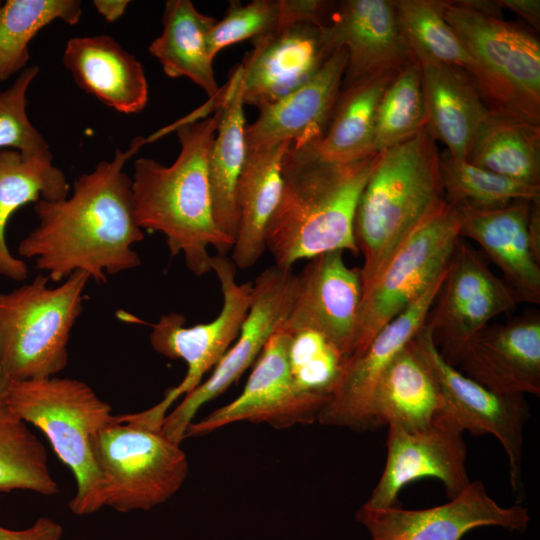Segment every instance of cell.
Segmentation results:
<instances>
[{
	"mask_svg": "<svg viewBox=\"0 0 540 540\" xmlns=\"http://www.w3.org/2000/svg\"><path fill=\"white\" fill-rule=\"evenodd\" d=\"M82 14L79 0H7L0 5V82L24 70L28 46L49 23L61 20L78 23Z\"/></svg>",
	"mask_w": 540,
	"mask_h": 540,
	"instance_id": "obj_35",
	"label": "cell"
},
{
	"mask_svg": "<svg viewBox=\"0 0 540 540\" xmlns=\"http://www.w3.org/2000/svg\"><path fill=\"white\" fill-rule=\"evenodd\" d=\"M291 334L276 331L255 361L240 395L186 429L184 439L207 435L227 425L248 421L276 429L317 421L326 401L299 390L290 373Z\"/></svg>",
	"mask_w": 540,
	"mask_h": 540,
	"instance_id": "obj_14",
	"label": "cell"
},
{
	"mask_svg": "<svg viewBox=\"0 0 540 540\" xmlns=\"http://www.w3.org/2000/svg\"><path fill=\"white\" fill-rule=\"evenodd\" d=\"M414 343L429 366L441 398L436 421L460 432L491 434L502 445L509 464L513 492L521 500L523 484V432L530 416L524 395L494 392L464 375L439 353L425 327Z\"/></svg>",
	"mask_w": 540,
	"mask_h": 540,
	"instance_id": "obj_11",
	"label": "cell"
},
{
	"mask_svg": "<svg viewBox=\"0 0 540 540\" xmlns=\"http://www.w3.org/2000/svg\"><path fill=\"white\" fill-rule=\"evenodd\" d=\"M285 25L282 0H254L245 5L231 1L225 16L212 28L211 53L215 57L227 46L253 40Z\"/></svg>",
	"mask_w": 540,
	"mask_h": 540,
	"instance_id": "obj_40",
	"label": "cell"
},
{
	"mask_svg": "<svg viewBox=\"0 0 540 540\" xmlns=\"http://www.w3.org/2000/svg\"><path fill=\"white\" fill-rule=\"evenodd\" d=\"M62 535L63 527L48 517H40L32 526L22 530L0 526V540H60Z\"/></svg>",
	"mask_w": 540,
	"mask_h": 540,
	"instance_id": "obj_41",
	"label": "cell"
},
{
	"mask_svg": "<svg viewBox=\"0 0 540 540\" xmlns=\"http://www.w3.org/2000/svg\"><path fill=\"white\" fill-rule=\"evenodd\" d=\"M439 157L427 126L380 152L354 219L363 292L407 238L445 205Z\"/></svg>",
	"mask_w": 540,
	"mask_h": 540,
	"instance_id": "obj_4",
	"label": "cell"
},
{
	"mask_svg": "<svg viewBox=\"0 0 540 540\" xmlns=\"http://www.w3.org/2000/svg\"><path fill=\"white\" fill-rule=\"evenodd\" d=\"M467 161L509 179L540 186V123L502 107H489Z\"/></svg>",
	"mask_w": 540,
	"mask_h": 540,
	"instance_id": "obj_31",
	"label": "cell"
},
{
	"mask_svg": "<svg viewBox=\"0 0 540 540\" xmlns=\"http://www.w3.org/2000/svg\"><path fill=\"white\" fill-rule=\"evenodd\" d=\"M29 490L51 496L59 492L45 447L27 423L0 399V492Z\"/></svg>",
	"mask_w": 540,
	"mask_h": 540,
	"instance_id": "obj_36",
	"label": "cell"
},
{
	"mask_svg": "<svg viewBox=\"0 0 540 540\" xmlns=\"http://www.w3.org/2000/svg\"><path fill=\"white\" fill-rule=\"evenodd\" d=\"M444 18L485 81L484 100L540 123V43L527 27L445 1Z\"/></svg>",
	"mask_w": 540,
	"mask_h": 540,
	"instance_id": "obj_9",
	"label": "cell"
},
{
	"mask_svg": "<svg viewBox=\"0 0 540 540\" xmlns=\"http://www.w3.org/2000/svg\"><path fill=\"white\" fill-rule=\"evenodd\" d=\"M318 145L291 142L283 157L281 196L266 231V250L282 268L330 251L358 254L355 213L380 152L332 162Z\"/></svg>",
	"mask_w": 540,
	"mask_h": 540,
	"instance_id": "obj_2",
	"label": "cell"
},
{
	"mask_svg": "<svg viewBox=\"0 0 540 540\" xmlns=\"http://www.w3.org/2000/svg\"><path fill=\"white\" fill-rule=\"evenodd\" d=\"M296 279L294 301L278 331L315 330L349 358L363 295L360 268L347 266L343 251H330L309 259Z\"/></svg>",
	"mask_w": 540,
	"mask_h": 540,
	"instance_id": "obj_16",
	"label": "cell"
},
{
	"mask_svg": "<svg viewBox=\"0 0 540 540\" xmlns=\"http://www.w3.org/2000/svg\"><path fill=\"white\" fill-rule=\"evenodd\" d=\"M217 19L200 13L190 0H168L162 33L149 45V53L170 78L186 77L210 98L219 94L213 68L210 35Z\"/></svg>",
	"mask_w": 540,
	"mask_h": 540,
	"instance_id": "obj_29",
	"label": "cell"
},
{
	"mask_svg": "<svg viewBox=\"0 0 540 540\" xmlns=\"http://www.w3.org/2000/svg\"><path fill=\"white\" fill-rule=\"evenodd\" d=\"M428 124L420 62L402 67L383 93L376 114L374 150L381 152L400 144Z\"/></svg>",
	"mask_w": 540,
	"mask_h": 540,
	"instance_id": "obj_37",
	"label": "cell"
},
{
	"mask_svg": "<svg viewBox=\"0 0 540 540\" xmlns=\"http://www.w3.org/2000/svg\"><path fill=\"white\" fill-rule=\"evenodd\" d=\"M3 399L16 416L45 434L72 472L76 492L69 502L71 512L83 516L104 507V481L91 442L115 419L110 405L85 382L56 376L13 383Z\"/></svg>",
	"mask_w": 540,
	"mask_h": 540,
	"instance_id": "obj_5",
	"label": "cell"
},
{
	"mask_svg": "<svg viewBox=\"0 0 540 540\" xmlns=\"http://www.w3.org/2000/svg\"><path fill=\"white\" fill-rule=\"evenodd\" d=\"M63 63L76 84L114 110L139 113L148 100L141 62L109 35L68 40Z\"/></svg>",
	"mask_w": 540,
	"mask_h": 540,
	"instance_id": "obj_24",
	"label": "cell"
},
{
	"mask_svg": "<svg viewBox=\"0 0 540 540\" xmlns=\"http://www.w3.org/2000/svg\"><path fill=\"white\" fill-rule=\"evenodd\" d=\"M2 4V1H0V5Z\"/></svg>",
	"mask_w": 540,
	"mask_h": 540,
	"instance_id": "obj_45",
	"label": "cell"
},
{
	"mask_svg": "<svg viewBox=\"0 0 540 540\" xmlns=\"http://www.w3.org/2000/svg\"><path fill=\"white\" fill-rule=\"evenodd\" d=\"M459 238L458 212L447 202L407 238L363 292L350 357L361 354L447 270Z\"/></svg>",
	"mask_w": 540,
	"mask_h": 540,
	"instance_id": "obj_10",
	"label": "cell"
},
{
	"mask_svg": "<svg viewBox=\"0 0 540 540\" xmlns=\"http://www.w3.org/2000/svg\"><path fill=\"white\" fill-rule=\"evenodd\" d=\"M403 36L417 60L431 59L464 71L482 97V71L444 18L445 1L394 0ZM484 98V97H483Z\"/></svg>",
	"mask_w": 540,
	"mask_h": 540,
	"instance_id": "obj_33",
	"label": "cell"
},
{
	"mask_svg": "<svg viewBox=\"0 0 540 540\" xmlns=\"http://www.w3.org/2000/svg\"><path fill=\"white\" fill-rule=\"evenodd\" d=\"M39 72L34 65L22 70L14 83L0 92V150L14 148L23 157H33L49 151L45 138L30 122L27 91Z\"/></svg>",
	"mask_w": 540,
	"mask_h": 540,
	"instance_id": "obj_39",
	"label": "cell"
},
{
	"mask_svg": "<svg viewBox=\"0 0 540 540\" xmlns=\"http://www.w3.org/2000/svg\"><path fill=\"white\" fill-rule=\"evenodd\" d=\"M240 64L223 89L218 106L219 120L208 157V178L214 220L227 237L237 232L236 195L246 157L245 118Z\"/></svg>",
	"mask_w": 540,
	"mask_h": 540,
	"instance_id": "obj_28",
	"label": "cell"
},
{
	"mask_svg": "<svg viewBox=\"0 0 540 540\" xmlns=\"http://www.w3.org/2000/svg\"><path fill=\"white\" fill-rule=\"evenodd\" d=\"M414 338L393 358L377 383L369 409L370 428L396 425L406 431L422 430L439 412L436 380Z\"/></svg>",
	"mask_w": 540,
	"mask_h": 540,
	"instance_id": "obj_27",
	"label": "cell"
},
{
	"mask_svg": "<svg viewBox=\"0 0 540 540\" xmlns=\"http://www.w3.org/2000/svg\"><path fill=\"white\" fill-rule=\"evenodd\" d=\"M102 474L105 506L118 512L149 510L181 488L189 473L185 452L160 430L115 419L92 438Z\"/></svg>",
	"mask_w": 540,
	"mask_h": 540,
	"instance_id": "obj_7",
	"label": "cell"
},
{
	"mask_svg": "<svg viewBox=\"0 0 540 540\" xmlns=\"http://www.w3.org/2000/svg\"><path fill=\"white\" fill-rule=\"evenodd\" d=\"M537 200H517L504 207L457 210L459 237L476 242L502 273L519 303L540 304V252L533 245L530 222Z\"/></svg>",
	"mask_w": 540,
	"mask_h": 540,
	"instance_id": "obj_22",
	"label": "cell"
},
{
	"mask_svg": "<svg viewBox=\"0 0 540 540\" xmlns=\"http://www.w3.org/2000/svg\"><path fill=\"white\" fill-rule=\"evenodd\" d=\"M439 167L445 201L457 210L484 211L517 200L540 199V186L518 182L440 152Z\"/></svg>",
	"mask_w": 540,
	"mask_h": 540,
	"instance_id": "obj_34",
	"label": "cell"
},
{
	"mask_svg": "<svg viewBox=\"0 0 540 540\" xmlns=\"http://www.w3.org/2000/svg\"><path fill=\"white\" fill-rule=\"evenodd\" d=\"M288 359L297 388L327 404L348 357L323 334L302 329L291 334Z\"/></svg>",
	"mask_w": 540,
	"mask_h": 540,
	"instance_id": "obj_38",
	"label": "cell"
},
{
	"mask_svg": "<svg viewBox=\"0 0 540 540\" xmlns=\"http://www.w3.org/2000/svg\"><path fill=\"white\" fill-rule=\"evenodd\" d=\"M69 183L53 164L50 151L23 157L14 149L0 150V275L23 281L29 270L8 249L6 227L11 216L29 202L59 201L68 197Z\"/></svg>",
	"mask_w": 540,
	"mask_h": 540,
	"instance_id": "obj_30",
	"label": "cell"
},
{
	"mask_svg": "<svg viewBox=\"0 0 540 540\" xmlns=\"http://www.w3.org/2000/svg\"><path fill=\"white\" fill-rule=\"evenodd\" d=\"M251 43L240 63L242 98L258 110L308 82L335 49L327 27L308 23L285 25Z\"/></svg>",
	"mask_w": 540,
	"mask_h": 540,
	"instance_id": "obj_18",
	"label": "cell"
},
{
	"mask_svg": "<svg viewBox=\"0 0 540 540\" xmlns=\"http://www.w3.org/2000/svg\"><path fill=\"white\" fill-rule=\"evenodd\" d=\"M453 2L458 6L483 15L503 18V8L498 0H459Z\"/></svg>",
	"mask_w": 540,
	"mask_h": 540,
	"instance_id": "obj_43",
	"label": "cell"
},
{
	"mask_svg": "<svg viewBox=\"0 0 540 540\" xmlns=\"http://www.w3.org/2000/svg\"><path fill=\"white\" fill-rule=\"evenodd\" d=\"M211 266L223 297L221 310L214 320L186 327L185 316L173 312L150 324L152 348L167 358L182 359L187 365L184 378L167 390L159 403L140 413L125 414L126 420L149 429H160L174 401L195 389L237 339L250 308L252 282L237 283L236 266L226 255L212 256Z\"/></svg>",
	"mask_w": 540,
	"mask_h": 540,
	"instance_id": "obj_8",
	"label": "cell"
},
{
	"mask_svg": "<svg viewBox=\"0 0 540 540\" xmlns=\"http://www.w3.org/2000/svg\"><path fill=\"white\" fill-rule=\"evenodd\" d=\"M464 375L501 394L540 395V313L487 325L457 363Z\"/></svg>",
	"mask_w": 540,
	"mask_h": 540,
	"instance_id": "obj_20",
	"label": "cell"
},
{
	"mask_svg": "<svg viewBox=\"0 0 540 540\" xmlns=\"http://www.w3.org/2000/svg\"><path fill=\"white\" fill-rule=\"evenodd\" d=\"M327 34L333 48L343 47L347 53L341 90L416 59L403 36L394 0L336 2Z\"/></svg>",
	"mask_w": 540,
	"mask_h": 540,
	"instance_id": "obj_21",
	"label": "cell"
},
{
	"mask_svg": "<svg viewBox=\"0 0 540 540\" xmlns=\"http://www.w3.org/2000/svg\"><path fill=\"white\" fill-rule=\"evenodd\" d=\"M467 448L462 433L438 422L422 430L406 431L388 425L387 459L382 475L365 505L371 509L397 506V496L408 483L433 477L454 498L469 484Z\"/></svg>",
	"mask_w": 540,
	"mask_h": 540,
	"instance_id": "obj_19",
	"label": "cell"
},
{
	"mask_svg": "<svg viewBox=\"0 0 540 540\" xmlns=\"http://www.w3.org/2000/svg\"><path fill=\"white\" fill-rule=\"evenodd\" d=\"M355 518L372 540H460L468 531L482 526L524 532L531 519L528 509L520 504L499 505L480 480L471 481L443 505L419 510L362 505Z\"/></svg>",
	"mask_w": 540,
	"mask_h": 540,
	"instance_id": "obj_15",
	"label": "cell"
},
{
	"mask_svg": "<svg viewBox=\"0 0 540 540\" xmlns=\"http://www.w3.org/2000/svg\"><path fill=\"white\" fill-rule=\"evenodd\" d=\"M347 53L337 47L304 85L259 110L245 127L246 150L283 142L320 143L341 92Z\"/></svg>",
	"mask_w": 540,
	"mask_h": 540,
	"instance_id": "obj_23",
	"label": "cell"
},
{
	"mask_svg": "<svg viewBox=\"0 0 540 540\" xmlns=\"http://www.w3.org/2000/svg\"><path fill=\"white\" fill-rule=\"evenodd\" d=\"M502 8H507L517 14L529 26L536 30L540 27L539 0H498Z\"/></svg>",
	"mask_w": 540,
	"mask_h": 540,
	"instance_id": "obj_42",
	"label": "cell"
},
{
	"mask_svg": "<svg viewBox=\"0 0 540 540\" xmlns=\"http://www.w3.org/2000/svg\"><path fill=\"white\" fill-rule=\"evenodd\" d=\"M418 61L427 127L453 157L467 160L489 106L464 71L431 59Z\"/></svg>",
	"mask_w": 540,
	"mask_h": 540,
	"instance_id": "obj_25",
	"label": "cell"
},
{
	"mask_svg": "<svg viewBox=\"0 0 540 540\" xmlns=\"http://www.w3.org/2000/svg\"><path fill=\"white\" fill-rule=\"evenodd\" d=\"M518 303L480 253L459 238L424 327L444 360L456 367L471 339Z\"/></svg>",
	"mask_w": 540,
	"mask_h": 540,
	"instance_id": "obj_13",
	"label": "cell"
},
{
	"mask_svg": "<svg viewBox=\"0 0 540 540\" xmlns=\"http://www.w3.org/2000/svg\"><path fill=\"white\" fill-rule=\"evenodd\" d=\"M447 270L404 312L388 323L359 355L348 358L317 421L354 430L370 428L369 409L377 383L393 358L422 330Z\"/></svg>",
	"mask_w": 540,
	"mask_h": 540,
	"instance_id": "obj_17",
	"label": "cell"
},
{
	"mask_svg": "<svg viewBox=\"0 0 540 540\" xmlns=\"http://www.w3.org/2000/svg\"><path fill=\"white\" fill-rule=\"evenodd\" d=\"M400 69L375 74L341 90L318 145L323 159L351 162L376 153L374 131L378 105Z\"/></svg>",
	"mask_w": 540,
	"mask_h": 540,
	"instance_id": "obj_32",
	"label": "cell"
},
{
	"mask_svg": "<svg viewBox=\"0 0 540 540\" xmlns=\"http://www.w3.org/2000/svg\"><path fill=\"white\" fill-rule=\"evenodd\" d=\"M146 142L135 138L127 150L115 149L111 161L99 162L74 181L70 197L34 203L39 223L19 243L18 253L35 258L53 282L83 271L105 284L107 275L138 267L141 259L132 245L144 233L134 217L124 165Z\"/></svg>",
	"mask_w": 540,
	"mask_h": 540,
	"instance_id": "obj_1",
	"label": "cell"
},
{
	"mask_svg": "<svg viewBox=\"0 0 540 540\" xmlns=\"http://www.w3.org/2000/svg\"><path fill=\"white\" fill-rule=\"evenodd\" d=\"M290 143L246 150L237 186L238 223L231 250L236 268H251L266 251V231L280 200L282 162Z\"/></svg>",
	"mask_w": 540,
	"mask_h": 540,
	"instance_id": "obj_26",
	"label": "cell"
},
{
	"mask_svg": "<svg viewBox=\"0 0 540 540\" xmlns=\"http://www.w3.org/2000/svg\"><path fill=\"white\" fill-rule=\"evenodd\" d=\"M297 279L292 268L272 265L252 282L251 304L234 343L215 366L211 376L186 394L161 422L160 431L181 444L198 410L222 394L257 360L269 338L289 314Z\"/></svg>",
	"mask_w": 540,
	"mask_h": 540,
	"instance_id": "obj_12",
	"label": "cell"
},
{
	"mask_svg": "<svg viewBox=\"0 0 540 540\" xmlns=\"http://www.w3.org/2000/svg\"><path fill=\"white\" fill-rule=\"evenodd\" d=\"M218 120L217 109L213 116L176 124L181 147L176 160L165 166L152 158H138L131 179L137 225L162 233L171 257L182 253L187 269L197 277L212 271L209 247L226 255L234 245L214 220L208 178Z\"/></svg>",
	"mask_w": 540,
	"mask_h": 540,
	"instance_id": "obj_3",
	"label": "cell"
},
{
	"mask_svg": "<svg viewBox=\"0 0 540 540\" xmlns=\"http://www.w3.org/2000/svg\"><path fill=\"white\" fill-rule=\"evenodd\" d=\"M89 275L75 271L55 287L39 274L0 293V399L16 382L54 377L68 364L71 330Z\"/></svg>",
	"mask_w": 540,
	"mask_h": 540,
	"instance_id": "obj_6",
	"label": "cell"
},
{
	"mask_svg": "<svg viewBox=\"0 0 540 540\" xmlns=\"http://www.w3.org/2000/svg\"><path fill=\"white\" fill-rule=\"evenodd\" d=\"M128 0H94L93 5L107 22L118 20L126 11Z\"/></svg>",
	"mask_w": 540,
	"mask_h": 540,
	"instance_id": "obj_44",
	"label": "cell"
}]
</instances>
